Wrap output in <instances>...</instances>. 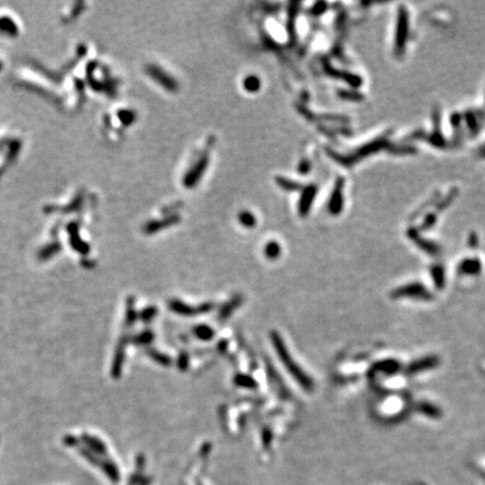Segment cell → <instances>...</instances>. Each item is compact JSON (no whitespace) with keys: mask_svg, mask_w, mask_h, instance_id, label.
Masks as SVG:
<instances>
[{"mask_svg":"<svg viewBox=\"0 0 485 485\" xmlns=\"http://www.w3.org/2000/svg\"><path fill=\"white\" fill-rule=\"evenodd\" d=\"M197 335L200 337L202 339H209L210 337L212 336V331L209 327H205V326H201V327H198L196 329Z\"/></svg>","mask_w":485,"mask_h":485,"instance_id":"3","label":"cell"},{"mask_svg":"<svg viewBox=\"0 0 485 485\" xmlns=\"http://www.w3.org/2000/svg\"><path fill=\"white\" fill-rule=\"evenodd\" d=\"M272 339H273L274 347H275V349H276L277 355L280 356L282 363L284 364V366L287 367L288 371L291 373L294 379L298 380V382L301 384L302 388H304L307 390L311 389V387H312L311 380L309 379L307 374H304L303 371H302V369L298 366V364L294 363L292 357L290 356L289 352L287 351V348H285V346L283 344V340L281 339V337L279 335H276V333H273Z\"/></svg>","mask_w":485,"mask_h":485,"instance_id":"1","label":"cell"},{"mask_svg":"<svg viewBox=\"0 0 485 485\" xmlns=\"http://www.w3.org/2000/svg\"><path fill=\"white\" fill-rule=\"evenodd\" d=\"M19 34V24L14 16L8 14H0V35H6L5 37H17Z\"/></svg>","mask_w":485,"mask_h":485,"instance_id":"2","label":"cell"},{"mask_svg":"<svg viewBox=\"0 0 485 485\" xmlns=\"http://www.w3.org/2000/svg\"><path fill=\"white\" fill-rule=\"evenodd\" d=\"M246 87H247L248 89L252 88V90H255L258 87V81L254 78H249L246 80Z\"/></svg>","mask_w":485,"mask_h":485,"instance_id":"6","label":"cell"},{"mask_svg":"<svg viewBox=\"0 0 485 485\" xmlns=\"http://www.w3.org/2000/svg\"><path fill=\"white\" fill-rule=\"evenodd\" d=\"M242 217H241V219H242V222L244 225L246 226H253L254 224V220H253V217L250 216L249 213H244V214H242Z\"/></svg>","mask_w":485,"mask_h":485,"instance_id":"5","label":"cell"},{"mask_svg":"<svg viewBox=\"0 0 485 485\" xmlns=\"http://www.w3.org/2000/svg\"><path fill=\"white\" fill-rule=\"evenodd\" d=\"M265 253L269 257H275V256H277V254L280 253V248L276 244H273L272 242V244L268 245V247H266V249H265Z\"/></svg>","mask_w":485,"mask_h":485,"instance_id":"4","label":"cell"}]
</instances>
